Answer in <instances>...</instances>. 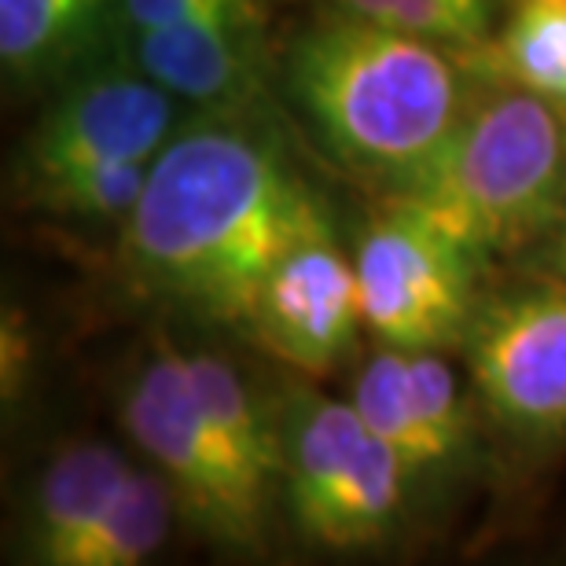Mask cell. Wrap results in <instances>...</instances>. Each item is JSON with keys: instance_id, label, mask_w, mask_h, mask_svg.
I'll return each instance as SVG.
<instances>
[{"instance_id": "3957f363", "label": "cell", "mask_w": 566, "mask_h": 566, "mask_svg": "<svg viewBox=\"0 0 566 566\" xmlns=\"http://www.w3.org/2000/svg\"><path fill=\"white\" fill-rule=\"evenodd\" d=\"M474 254L530 247L566 210V104L523 88L471 99L427 163L387 188Z\"/></svg>"}, {"instance_id": "8fae6325", "label": "cell", "mask_w": 566, "mask_h": 566, "mask_svg": "<svg viewBox=\"0 0 566 566\" xmlns=\"http://www.w3.org/2000/svg\"><path fill=\"white\" fill-rule=\"evenodd\" d=\"M133 474L118 449L82 441L55 452L44 468L30 512V552L38 563L63 566L88 530L99 523Z\"/></svg>"}, {"instance_id": "6da1fadb", "label": "cell", "mask_w": 566, "mask_h": 566, "mask_svg": "<svg viewBox=\"0 0 566 566\" xmlns=\"http://www.w3.org/2000/svg\"><path fill=\"white\" fill-rule=\"evenodd\" d=\"M321 224L324 207L273 140L213 118L155 155L126 218V258L155 294L247 332L269 273Z\"/></svg>"}, {"instance_id": "7c38bea8", "label": "cell", "mask_w": 566, "mask_h": 566, "mask_svg": "<svg viewBox=\"0 0 566 566\" xmlns=\"http://www.w3.org/2000/svg\"><path fill=\"white\" fill-rule=\"evenodd\" d=\"M111 0H0V60L19 82L66 71L93 49Z\"/></svg>"}, {"instance_id": "52a82bcc", "label": "cell", "mask_w": 566, "mask_h": 566, "mask_svg": "<svg viewBox=\"0 0 566 566\" xmlns=\"http://www.w3.org/2000/svg\"><path fill=\"white\" fill-rule=\"evenodd\" d=\"M177 96L140 66H107L71 85L19 155L22 196L93 166L155 158L174 137Z\"/></svg>"}, {"instance_id": "2e32d148", "label": "cell", "mask_w": 566, "mask_h": 566, "mask_svg": "<svg viewBox=\"0 0 566 566\" xmlns=\"http://www.w3.org/2000/svg\"><path fill=\"white\" fill-rule=\"evenodd\" d=\"M188 368L213 427L240 452L247 468L276 485V479H283V434L269 423L262 405L247 394L235 368L213 354H188Z\"/></svg>"}, {"instance_id": "7a4b0ae2", "label": "cell", "mask_w": 566, "mask_h": 566, "mask_svg": "<svg viewBox=\"0 0 566 566\" xmlns=\"http://www.w3.org/2000/svg\"><path fill=\"white\" fill-rule=\"evenodd\" d=\"M287 88L316 137L387 188L412 177L471 104L441 41L343 8L291 41Z\"/></svg>"}, {"instance_id": "e0dca14e", "label": "cell", "mask_w": 566, "mask_h": 566, "mask_svg": "<svg viewBox=\"0 0 566 566\" xmlns=\"http://www.w3.org/2000/svg\"><path fill=\"white\" fill-rule=\"evenodd\" d=\"M155 158H137V163H111L93 166L82 174H71L55 185L33 191L30 202L49 213H63V218H129L133 207L144 196L147 174H151Z\"/></svg>"}, {"instance_id": "5b68a950", "label": "cell", "mask_w": 566, "mask_h": 566, "mask_svg": "<svg viewBox=\"0 0 566 566\" xmlns=\"http://www.w3.org/2000/svg\"><path fill=\"white\" fill-rule=\"evenodd\" d=\"M474 258L434 221L387 202L365 224L354 251L360 321L382 346H460L479 310Z\"/></svg>"}, {"instance_id": "9c48e42d", "label": "cell", "mask_w": 566, "mask_h": 566, "mask_svg": "<svg viewBox=\"0 0 566 566\" xmlns=\"http://www.w3.org/2000/svg\"><path fill=\"white\" fill-rule=\"evenodd\" d=\"M269 19L213 15L133 33V60L166 93L207 111H251L269 88Z\"/></svg>"}, {"instance_id": "d6986e66", "label": "cell", "mask_w": 566, "mask_h": 566, "mask_svg": "<svg viewBox=\"0 0 566 566\" xmlns=\"http://www.w3.org/2000/svg\"><path fill=\"white\" fill-rule=\"evenodd\" d=\"M409 357V382L416 409L423 416V427L430 430L441 460H452L463 449V441L471 434L468 409H463L457 371L438 357V349H405Z\"/></svg>"}, {"instance_id": "44dd1931", "label": "cell", "mask_w": 566, "mask_h": 566, "mask_svg": "<svg viewBox=\"0 0 566 566\" xmlns=\"http://www.w3.org/2000/svg\"><path fill=\"white\" fill-rule=\"evenodd\" d=\"M541 269L552 276V280H559L566 283V210L559 213V221L552 224V229L541 235Z\"/></svg>"}, {"instance_id": "8992f818", "label": "cell", "mask_w": 566, "mask_h": 566, "mask_svg": "<svg viewBox=\"0 0 566 566\" xmlns=\"http://www.w3.org/2000/svg\"><path fill=\"white\" fill-rule=\"evenodd\" d=\"M463 357L474 394L504 430L556 438L566 430V283L479 302Z\"/></svg>"}, {"instance_id": "ba28073f", "label": "cell", "mask_w": 566, "mask_h": 566, "mask_svg": "<svg viewBox=\"0 0 566 566\" xmlns=\"http://www.w3.org/2000/svg\"><path fill=\"white\" fill-rule=\"evenodd\" d=\"M360 321L357 265L335 243L332 221L302 235L269 273L251 332L280 365L324 376L349 354Z\"/></svg>"}, {"instance_id": "ffe728a7", "label": "cell", "mask_w": 566, "mask_h": 566, "mask_svg": "<svg viewBox=\"0 0 566 566\" xmlns=\"http://www.w3.org/2000/svg\"><path fill=\"white\" fill-rule=\"evenodd\" d=\"M118 15L133 33H140V30H163V27H177V22L213 19V15L269 19V11L265 0H118Z\"/></svg>"}, {"instance_id": "30bf717a", "label": "cell", "mask_w": 566, "mask_h": 566, "mask_svg": "<svg viewBox=\"0 0 566 566\" xmlns=\"http://www.w3.org/2000/svg\"><path fill=\"white\" fill-rule=\"evenodd\" d=\"M371 430L360 420L354 401L298 394L291 420L283 427V493L294 526L305 541L321 545Z\"/></svg>"}, {"instance_id": "277c9868", "label": "cell", "mask_w": 566, "mask_h": 566, "mask_svg": "<svg viewBox=\"0 0 566 566\" xmlns=\"http://www.w3.org/2000/svg\"><path fill=\"white\" fill-rule=\"evenodd\" d=\"M122 423L158 474L174 485L177 504L213 541L254 548L265 534L273 482L254 474L202 409L188 354L163 338L122 398Z\"/></svg>"}, {"instance_id": "9a60e30c", "label": "cell", "mask_w": 566, "mask_h": 566, "mask_svg": "<svg viewBox=\"0 0 566 566\" xmlns=\"http://www.w3.org/2000/svg\"><path fill=\"white\" fill-rule=\"evenodd\" d=\"M349 401H354V409L360 412V420H365L371 434L379 441H387L405 460L412 479L446 463L434 446V438H430V430L423 427L420 409H416L405 349L398 346L379 349V354L368 360V368L357 376L354 398Z\"/></svg>"}, {"instance_id": "5bb4252c", "label": "cell", "mask_w": 566, "mask_h": 566, "mask_svg": "<svg viewBox=\"0 0 566 566\" xmlns=\"http://www.w3.org/2000/svg\"><path fill=\"white\" fill-rule=\"evenodd\" d=\"M174 504L177 493L163 474L133 471L63 566H140L163 548Z\"/></svg>"}, {"instance_id": "4fadbf2b", "label": "cell", "mask_w": 566, "mask_h": 566, "mask_svg": "<svg viewBox=\"0 0 566 566\" xmlns=\"http://www.w3.org/2000/svg\"><path fill=\"white\" fill-rule=\"evenodd\" d=\"M463 52L474 74L566 104V0H523L496 38Z\"/></svg>"}, {"instance_id": "ac0fdd59", "label": "cell", "mask_w": 566, "mask_h": 566, "mask_svg": "<svg viewBox=\"0 0 566 566\" xmlns=\"http://www.w3.org/2000/svg\"><path fill=\"white\" fill-rule=\"evenodd\" d=\"M335 4L349 15L457 49H474L490 33V0H335Z\"/></svg>"}]
</instances>
